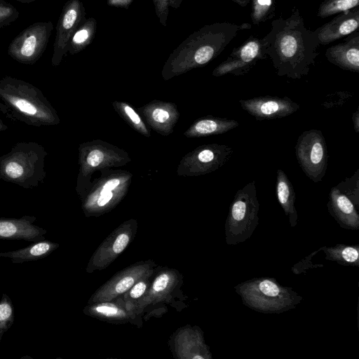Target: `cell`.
Instances as JSON below:
<instances>
[{"label":"cell","mask_w":359,"mask_h":359,"mask_svg":"<svg viewBox=\"0 0 359 359\" xmlns=\"http://www.w3.org/2000/svg\"><path fill=\"white\" fill-rule=\"evenodd\" d=\"M276 193L279 204L288 217L290 226H296L298 214L294 205V189L287 175L281 169H278L276 172Z\"/></svg>","instance_id":"17"},{"label":"cell","mask_w":359,"mask_h":359,"mask_svg":"<svg viewBox=\"0 0 359 359\" xmlns=\"http://www.w3.org/2000/svg\"><path fill=\"white\" fill-rule=\"evenodd\" d=\"M327 60L339 68L352 72H359V32L347 36L341 43L327 48Z\"/></svg>","instance_id":"15"},{"label":"cell","mask_w":359,"mask_h":359,"mask_svg":"<svg viewBox=\"0 0 359 359\" xmlns=\"http://www.w3.org/2000/svg\"><path fill=\"white\" fill-rule=\"evenodd\" d=\"M57 246V243L44 238L16 250L0 252V258H8L13 264L36 261L48 257Z\"/></svg>","instance_id":"16"},{"label":"cell","mask_w":359,"mask_h":359,"mask_svg":"<svg viewBox=\"0 0 359 359\" xmlns=\"http://www.w3.org/2000/svg\"><path fill=\"white\" fill-rule=\"evenodd\" d=\"M250 1H252L250 18L253 25H258L275 16L276 0Z\"/></svg>","instance_id":"20"},{"label":"cell","mask_w":359,"mask_h":359,"mask_svg":"<svg viewBox=\"0 0 359 359\" xmlns=\"http://www.w3.org/2000/svg\"><path fill=\"white\" fill-rule=\"evenodd\" d=\"M248 23L229 22L207 25L191 34L178 47L192 61L194 66L204 65L217 57L240 30L250 29Z\"/></svg>","instance_id":"5"},{"label":"cell","mask_w":359,"mask_h":359,"mask_svg":"<svg viewBox=\"0 0 359 359\" xmlns=\"http://www.w3.org/2000/svg\"><path fill=\"white\" fill-rule=\"evenodd\" d=\"M169 277L167 274H162L155 280L153 288L156 292H161L165 290L168 284Z\"/></svg>","instance_id":"31"},{"label":"cell","mask_w":359,"mask_h":359,"mask_svg":"<svg viewBox=\"0 0 359 359\" xmlns=\"http://www.w3.org/2000/svg\"><path fill=\"white\" fill-rule=\"evenodd\" d=\"M145 290L146 285L143 282H140L130 290V296L133 298H138L143 294Z\"/></svg>","instance_id":"32"},{"label":"cell","mask_w":359,"mask_h":359,"mask_svg":"<svg viewBox=\"0 0 359 359\" xmlns=\"http://www.w3.org/2000/svg\"><path fill=\"white\" fill-rule=\"evenodd\" d=\"M262 39L264 52L279 76L302 79L308 75L319 55L318 36L305 26L297 6L286 19L280 16L273 20L271 30Z\"/></svg>","instance_id":"1"},{"label":"cell","mask_w":359,"mask_h":359,"mask_svg":"<svg viewBox=\"0 0 359 359\" xmlns=\"http://www.w3.org/2000/svg\"><path fill=\"white\" fill-rule=\"evenodd\" d=\"M112 196H113V194H112L111 191H108L107 193L101 194L100 197L99 198V199L97 201L98 205H100V206L104 205L106 203H107L111 200V198H112Z\"/></svg>","instance_id":"36"},{"label":"cell","mask_w":359,"mask_h":359,"mask_svg":"<svg viewBox=\"0 0 359 359\" xmlns=\"http://www.w3.org/2000/svg\"><path fill=\"white\" fill-rule=\"evenodd\" d=\"M295 155L305 175L313 182H320L324 177L328 161L325 139L320 130L303 132L295 145Z\"/></svg>","instance_id":"7"},{"label":"cell","mask_w":359,"mask_h":359,"mask_svg":"<svg viewBox=\"0 0 359 359\" xmlns=\"http://www.w3.org/2000/svg\"><path fill=\"white\" fill-rule=\"evenodd\" d=\"M103 158L102 152L98 149H94L88 154L87 163L91 166H97L100 164Z\"/></svg>","instance_id":"29"},{"label":"cell","mask_w":359,"mask_h":359,"mask_svg":"<svg viewBox=\"0 0 359 359\" xmlns=\"http://www.w3.org/2000/svg\"><path fill=\"white\" fill-rule=\"evenodd\" d=\"M336 187L346 194L359 209V169L355 172L353 175L346 177Z\"/></svg>","instance_id":"24"},{"label":"cell","mask_w":359,"mask_h":359,"mask_svg":"<svg viewBox=\"0 0 359 359\" xmlns=\"http://www.w3.org/2000/svg\"><path fill=\"white\" fill-rule=\"evenodd\" d=\"M352 121L353 128L355 133H358L359 132V107H358L355 111L352 114Z\"/></svg>","instance_id":"37"},{"label":"cell","mask_w":359,"mask_h":359,"mask_svg":"<svg viewBox=\"0 0 359 359\" xmlns=\"http://www.w3.org/2000/svg\"><path fill=\"white\" fill-rule=\"evenodd\" d=\"M153 118L157 122H164L169 118L168 113L161 109H156L153 111Z\"/></svg>","instance_id":"33"},{"label":"cell","mask_w":359,"mask_h":359,"mask_svg":"<svg viewBox=\"0 0 359 359\" xmlns=\"http://www.w3.org/2000/svg\"><path fill=\"white\" fill-rule=\"evenodd\" d=\"M36 217L24 215L20 218L0 217V240L34 242L45 238L47 230L34 224Z\"/></svg>","instance_id":"13"},{"label":"cell","mask_w":359,"mask_h":359,"mask_svg":"<svg viewBox=\"0 0 359 359\" xmlns=\"http://www.w3.org/2000/svg\"><path fill=\"white\" fill-rule=\"evenodd\" d=\"M120 183L119 180L118 179H112L109 181H108L103 187L101 194H103L104 193H107L108 191H111L112 189H114L115 187H116Z\"/></svg>","instance_id":"34"},{"label":"cell","mask_w":359,"mask_h":359,"mask_svg":"<svg viewBox=\"0 0 359 359\" xmlns=\"http://www.w3.org/2000/svg\"><path fill=\"white\" fill-rule=\"evenodd\" d=\"M48 152L35 142H20L0 156V179L24 189H34L43 183Z\"/></svg>","instance_id":"3"},{"label":"cell","mask_w":359,"mask_h":359,"mask_svg":"<svg viewBox=\"0 0 359 359\" xmlns=\"http://www.w3.org/2000/svg\"><path fill=\"white\" fill-rule=\"evenodd\" d=\"M232 1L242 7L246 6L250 1V0H232Z\"/></svg>","instance_id":"39"},{"label":"cell","mask_w":359,"mask_h":359,"mask_svg":"<svg viewBox=\"0 0 359 359\" xmlns=\"http://www.w3.org/2000/svg\"><path fill=\"white\" fill-rule=\"evenodd\" d=\"M359 7L337 14L330 21L315 29L320 45H328L358 31Z\"/></svg>","instance_id":"12"},{"label":"cell","mask_w":359,"mask_h":359,"mask_svg":"<svg viewBox=\"0 0 359 359\" xmlns=\"http://www.w3.org/2000/svg\"><path fill=\"white\" fill-rule=\"evenodd\" d=\"M53 29L51 21L32 24L10 43L8 55L21 64L36 63L45 52Z\"/></svg>","instance_id":"8"},{"label":"cell","mask_w":359,"mask_h":359,"mask_svg":"<svg viewBox=\"0 0 359 359\" xmlns=\"http://www.w3.org/2000/svg\"><path fill=\"white\" fill-rule=\"evenodd\" d=\"M96 309L99 312L106 313L109 314H114L117 312V309L116 308L109 306H99Z\"/></svg>","instance_id":"38"},{"label":"cell","mask_w":359,"mask_h":359,"mask_svg":"<svg viewBox=\"0 0 359 359\" xmlns=\"http://www.w3.org/2000/svg\"><path fill=\"white\" fill-rule=\"evenodd\" d=\"M129 241L128 236L126 233H121L115 240L113 244V250L116 253L121 252L126 245H128Z\"/></svg>","instance_id":"28"},{"label":"cell","mask_w":359,"mask_h":359,"mask_svg":"<svg viewBox=\"0 0 359 359\" xmlns=\"http://www.w3.org/2000/svg\"><path fill=\"white\" fill-rule=\"evenodd\" d=\"M18 17L19 12L13 5L0 0V28L11 24Z\"/></svg>","instance_id":"25"},{"label":"cell","mask_w":359,"mask_h":359,"mask_svg":"<svg viewBox=\"0 0 359 359\" xmlns=\"http://www.w3.org/2000/svg\"><path fill=\"white\" fill-rule=\"evenodd\" d=\"M241 107L257 121L272 120L290 116L300 108L298 103L290 97L259 96L239 100Z\"/></svg>","instance_id":"11"},{"label":"cell","mask_w":359,"mask_h":359,"mask_svg":"<svg viewBox=\"0 0 359 359\" xmlns=\"http://www.w3.org/2000/svg\"><path fill=\"white\" fill-rule=\"evenodd\" d=\"M111 1V3L112 4H118V5H121V4H123V0H110ZM125 3L126 4V0H124Z\"/></svg>","instance_id":"41"},{"label":"cell","mask_w":359,"mask_h":359,"mask_svg":"<svg viewBox=\"0 0 359 359\" xmlns=\"http://www.w3.org/2000/svg\"><path fill=\"white\" fill-rule=\"evenodd\" d=\"M15 1H19V2H21V3H31V2H33V1H35L36 0H15Z\"/></svg>","instance_id":"42"},{"label":"cell","mask_w":359,"mask_h":359,"mask_svg":"<svg viewBox=\"0 0 359 359\" xmlns=\"http://www.w3.org/2000/svg\"><path fill=\"white\" fill-rule=\"evenodd\" d=\"M15 311L13 302L10 297L4 293L0 299V342L2 337L13 325Z\"/></svg>","instance_id":"23"},{"label":"cell","mask_w":359,"mask_h":359,"mask_svg":"<svg viewBox=\"0 0 359 359\" xmlns=\"http://www.w3.org/2000/svg\"><path fill=\"white\" fill-rule=\"evenodd\" d=\"M259 203L255 180L238 189L229 206L225 223V241L236 245L250 238L259 224Z\"/></svg>","instance_id":"6"},{"label":"cell","mask_w":359,"mask_h":359,"mask_svg":"<svg viewBox=\"0 0 359 359\" xmlns=\"http://www.w3.org/2000/svg\"><path fill=\"white\" fill-rule=\"evenodd\" d=\"M94 24L90 22L89 20L76 29L69 41L67 51L74 54L88 44L93 32L92 25Z\"/></svg>","instance_id":"22"},{"label":"cell","mask_w":359,"mask_h":359,"mask_svg":"<svg viewBox=\"0 0 359 359\" xmlns=\"http://www.w3.org/2000/svg\"><path fill=\"white\" fill-rule=\"evenodd\" d=\"M125 111L128 115L130 118L136 124L140 122L139 116L135 112V111L129 106L125 107Z\"/></svg>","instance_id":"35"},{"label":"cell","mask_w":359,"mask_h":359,"mask_svg":"<svg viewBox=\"0 0 359 359\" xmlns=\"http://www.w3.org/2000/svg\"><path fill=\"white\" fill-rule=\"evenodd\" d=\"M320 250L324 252L327 260L343 266H359L358 245L337 244L333 247H321Z\"/></svg>","instance_id":"18"},{"label":"cell","mask_w":359,"mask_h":359,"mask_svg":"<svg viewBox=\"0 0 359 359\" xmlns=\"http://www.w3.org/2000/svg\"><path fill=\"white\" fill-rule=\"evenodd\" d=\"M8 129V126L6 125L3 121L0 118V133Z\"/></svg>","instance_id":"40"},{"label":"cell","mask_w":359,"mask_h":359,"mask_svg":"<svg viewBox=\"0 0 359 359\" xmlns=\"http://www.w3.org/2000/svg\"><path fill=\"white\" fill-rule=\"evenodd\" d=\"M134 283V279L131 276H126L122 278L116 285V291L122 293L129 289Z\"/></svg>","instance_id":"30"},{"label":"cell","mask_w":359,"mask_h":359,"mask_svg":"<svg viewBox=\"0 0 359 359\" xmlns=\"http://www.w3.org/2000/svg\"><path fill=\"white\" fill-rule=\"evenodd\" d=\"M243 304L263 313L279 314L293 309L303 297L292 288L271 277L255 278L234 286Z\"/></svg>","instance_id":"4"},{"label":"cell","mask_w":359,"mask_h":359,"mask_svg":"<svg viewBox=\"0 0 359 359\" xmlns=\"http://www.w3.org/2000/svg\"><path fill=\"white\" fill-rule=\"evenodd\" d=\"M84 8L79 0H69L63 6L56 26L51 64L56 67L67 52V46L72 35L79 27L84 18Z\"/></svg>","instance_id":"10"},{"label":"cell","mask_w":359,"mask_h":359,"mask_svg":"<svg viewBox=\"0 0 359 359\" xmlns=\"http://www.w3.org/2000/svg\"><path fill=\"white\" fill-rule=\"evenodd\" d=\"M239 126L238 121L222 118H208L198 121L194 126L195 133L199 135L222 134Z\"/></svg>","instance_id":"19"},{"label":"cell","mask_w":359,"mask_h":359,"mask_svg":"<svg viewBox=\"0 0 359 359\" xmlns=\"http://www.w3.org/2000/svg\"><path fill=\"white\" fill-rule=\"evenodd\" d=\"M0 111L13 121L30 126H50L60 122L55 108L39 88L11 76L0 80Z\"/></svg>","instance_id":"2"},{"label":"cell","mask_w":359,"mask_h":359,"mask_svg":"<svg viewBox=\"0 0 359 359\" xmlns=\"http://www.w3.org/2000/svg\"><path fill=\"white\" fill-rule=\"evenodd\" d=\"M359 0H323L317 11V16L325 18L358 7Z\"/></svg>","instance_id":"21"},{"label":"cell","mask_w":359,"mask_h":359,"mask_svg":"<svg viewBox=\"0 0 359 359\" xmlns=\"http://www.w3.org/2000/svg\"><path fill=\"white\" fill-rule=\"evenodd\" d=\"M320 250V248L318 249L315 252H313L311 255L306 257L304 259H302L300 262L294 264L292 267V271L294 274H300L302 273H305L306 270L312 268L316 267H323L322 264H313L311 262V258L313 255H315L318 251Z\"/></svg>","instance_id":"27"},{"label":"cell","mask_w":359,"mask_h":359,"mask_svg":"<svg viewBox=\"0 0 359 359\" xmlns=\"http://www.w3.org/2000/svg\"><path fill=\"white\" fill-rule=\"evenodd\" d=\"M267 57L262 39L250 35L242 44L234 48L228 57L213 71L215 76H244L260 60Z\"/></svg>","instance_id":"9"},{"label":"cell","mask_w":359,"mask_h":359,"mask_svg":"<svg viewBox=\"0 0 359 359\" xmlns=\"http://www.w3.org/2000/svg\"><path fill=\"white\" fill-rule=\"evenodd\" d=\"M155 9L161 22L165 26L168 13V7L177 8L180 5L182 0H153Z\"/></svg>","instance_id":"26"},{"label":"cell","mask_w":359,"mask_h":359,"mask_svg":"<svg viewBox=\"0 0 359 359\" xmlns=\"http://www.w3.org/2000/svg\"><path fill=\"white\" fill-rule=\"evenodd\" d=\"M327 206L330 215L341 228L359 229L358 209L353 201L336 186L330 191Z\"/></svg>","instance_id":"14"}]
</instances>
